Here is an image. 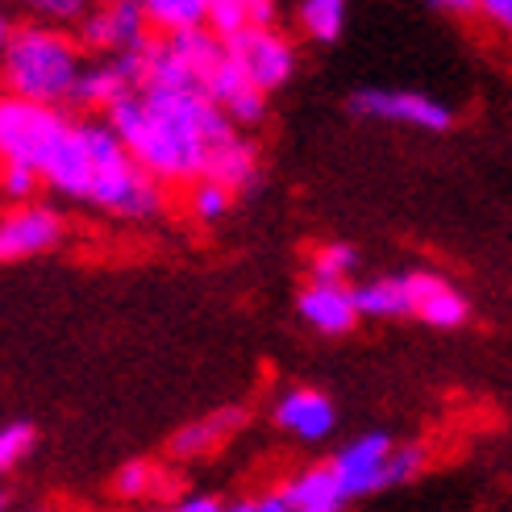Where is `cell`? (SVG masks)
Returning <instances> with one entry per match:
<instances>
[{
    "label": "cell",
    "instance_id": "6da1fadb",
    "mask_svg": "<svg viewBox=\"0 0 512 512\" xmlns=\"http://www.w3.org/2000/svg\"><path fill=\"white\" fill-rule=\"evenodd\" d=\"M105 121L130 146V155L159 184H192L209 171L213 150L238 130L209 96L196 88L142 84L105 113Z\"/></svg>",
    "mask_w": 512,
    "mask_h": 512
},
{
    "label": "cell",
    "instance_id": "7a4b0ae2",
    "mask_svg": "<svg viewBox=\"0 0 512 512\" xmlns=\"http://www.w3.org/2000/svg\"><path fill=\"white\" fill-rule=\"evenodd\" d=\"M80 38L67 34L55 21H9L0 38V84L5 96L34 100V105H71L75 84L84 71Z\"/></svg>",
    "mask_w": 512,
    "mask_h": 512
},
{
    "label": "cell",
    "instance_id": "3957f363",
    "mask_svg": "<svg viewBox=\"0 0 512 512\" xmlns=\"http://www.w3.org/2000/svg\"><path fill=\"white\" fill-rule=\"evenodd\" d=\"M88 146H92V192L84 209H96L113 221H150L163 213V188L150 175L130 146L121 142V134L105 117H84Z\"/></svg>",
    "mask_w": 512,
    "mask_h": 512
},
{
    "label": "cell",
    "instance_id": "277c9868",
    "mask_svg": "<svg viewBox=\"0 0 512 512\" xmlns=\"http://www.w3.org/2000/svg\"><path fill=\"white\" fill-rule=\"evenodd\" d=\"M225 59V38L209 25L200 30L159 34L146 46V84L155 88H196L204 92L209 71Z\"/></svg>",
    "mask_w": 512,
    "mask_h": 512
},
{
    "label": "cell",
    "instance_id": "5b68a950",
    "mask_svg": "<svg viewBox=\"0 0 512 512\" xmlns=\"http://www.w3.org/2000/svg\"><path fill=\"white\" fill-rule=\"evenodd\" d=\"M71 121L59 105H34V100L5 96L0 100V163L38 167L50 159V150L71 130Z\"/></svg>",
    "mask_w": 512,
    "mask_h": 512
},
{
    "label": "cell",
    "instance_id": "8992f818",
    "mask_svg": "<svg viewBox=\"0 0 512 512\" xmlns=\"http://www.w3.org/2000/svg\"><path fill=\"white\" fill-rule=\"evenodd\" d=\"M346 109L354 117L408 125V130H421V134H446L454 125V109L446 100L429 92H413V88H358L346 100Z\"/></svg>",
    "mask_w": 512,
    "mask_h": 512
},
{
    "label": "cell",
    "instance_id": "52a82bcc",
    "mask_svg": "<svg viewBox=\"0 0 512 512\" xmlns=\"http://www.w3.org/2000/svg\"><path fill=\"white\" fill-rule=\"evenodd\" d=\"M225 46H229V55H234V63L267 96L279 92L284 84H292L300 59H296V42L279 30V25H250V30L225 38Z\"/></svg>",
    "mask_w": 512,
    "mask_h": 512
},
{
    "label": "cell",
    "instance_id": "ba28073f",
    "mask_svg": "<svg viewBox=\"0 0 512 512\" xmlns=\"http://www.w3.org/2000/svg\"><path fill=\"white\" fill-rule=\"evenodd\" d=\"M75 38L88 55H138L159 34L134 0V5H92L75 21Z\"/></svg>",
    "mask_w": 512,
    "mask_h": 512
},
{
    "label": "cell",
    "instance_id": "9c48e42d",
    "mask_svg": "<svg viewBox=\"0 0 512 512\" xmlns=\"http://www.w3.org/2000/svg\"><path fill=\"white\" fill-rule=\"evenodd\" d=\"M142 84H146V50H138V55H96L92 63H84L71 105L88 117L109 113Z\"/></svg>",
    "mask_w": 512,
    "mask_h": 512
},
{
    "label": "cell",
    "instance_id": "30bf717a",
    "mask_svg": "<svg viewBox=\"0 0 512 512\" xmlns=\"http://www.w3.org/2000/svg\"><path fill=\"white\" fill-rule=\"evenodd\" d=\"M63 234H67V225L55 204H46V200L9 204L5 217H0V259L5 263L38 259V254L55 250Z\"/></svg>",
    "mask_w": 512,
    "mask_h": 512
},
{
    "label": "cell",
    "instance_id": "8fae6325",
    "mask_svg": "<svg viewBox=\"0 0 512 512\" xmlns=\"http://www.w3.org/2000/svg\"><path fill=\"white\" fill-rule=\"evenodd\" d=\"M392 450H396V438H388V433H358V438L334 450L329 467H334L350 500L392 488Z\"/></svg>",
    "mask_w": 512,
    "mask_h": 512
},
{
    "label": "cell",
    "instance_id": "7c38bea8",
    "mask_svg": "<svg viewBox=\"0 0 512 512\" xmlns=\"http://www.w3.org/2000/svg\"><path fill=\"white\" fill-rule=\"evenodd\" d=\"M42 179L59 200L88 204V192H92V146H88L84 117H75L71 130L59 138V146L50 150V159L42 163Z\"/></svg>",
    "mask_w": 512,
    "mask_h": 512
},
{
    "label": "cell",
    "instance_id": "4fadbf2b",
    "mask_svg": "<svg viewBox=\"0 0 512 512\" xmlns=\"http://www.w3.org/2000/svg\"><path fill=\"white\" fill-rule=\"evenodd\" d=\"M204 96H209L238 130H254V125L267 117V92L234 63L229 46H225V59L209 71V80H204Z\"/></svg>",
    "mask_w": 512,
    "mask_h": 512
},
{
    "label": "cell",
    "instance_id": "5bb4252c",
    "mask_svg": "<svg viewBox=\"0 0 512 512\" xmlns=\"http://www.w3.org/2000/svg\"><path fill=\"white\" fill-rule=\"evenodd\" d=\"M271 421L288 433V438L317 446L338 429V408L317 388H284L271 404Z\"/></svg>",
    "mask_w": 512,
    "mask_h": 512
},
{
    "label": "cell",
    "instance_id": "9a60e30c",
    "mask_svg": "<svg viewBox=\"0 0 512 512\" xmlns=\"http://www.w3.org/2000/svg\"><path fill=\"white\" fill-rule=\"evenodd\" d=\"M296 313L313 334H325V338H342L363 321L354 288L350 284H329V279H309V284L300 288Z\"/></svg>",
    "mask_w": 512,
    "mask_h": 512
},
{
    "label": "cell",
    "instance_id": "2e32d148",
    "mask_svg": "<svg viewBox=\"0 0 512 512\" xmlns=\"http://www.w3.org/2000/svg\"><path fill=\"white\" fill-rule=\"evenodd\" d=\"M413 317L429 329H463L471 317V300L438 271H413Z\"/></svg>",
    "mask_w": 512,
    "mask_h": 512
},
{
    "label": "cell",
    "instance_id": "e0dca14e",
    "mask_svg": "<svg viewBox=\"0 0 512 512\" xmlns=\"http://www.w3.org/2000/svg\"><path fill=\"white\" fill-rule=\"evenodd\" d=\"M246 425V408L238 404H225V408H213V413H204L188 425L175 429L171 438V458H179V463H196V458H209L217 454L234 433Z\"/></svg>",
    "mask_w": 512,
    "mask_h": 512
},
{
    "label": "cell",
    "instance_id": "ac0fdd59",
    "mask_svg": "<svg viewBox=\"0 0 512 512\" xmlns=\"http://www.w3.org/2000/svg\"><path fill=\"white\" fill-rule=\"evenodd\" d=\"M275 492L284 496L296 512H346V504H350L346 488L338 483V475L329 463H313V467L292 471Z\"/></svg>",
    "mask_w": 512,
    "mask_h": 512
},
{
    "label": "cell",
    "instance_id": "d6986e66",
    "mask_svg": "<svg viewBox=\"0 0 512 512\" xmlns=\"http://www.w3.org/2000/svg\"><path fill=\"white\" fill-rule=\"evenodd\" d=\"M209 179H217V184H225L234 196L242 192H254L263 179V159H259V146H254L246 138V130H234L209 159V171H204Z\"/></svg>",
    "mask_w": 512,
    "mask_h": 512
},
{
    "label": "cell",
    "instance_id": "ffe728a7",
    "mask_svg": "<svg viewBox=\"0 0 512 512\" xmlns=\"http://www.w3.org/2000/svg\"><path fill=\"white\" fill-rule=\"evenodd\" d=\"M354 296H358L363 317H375V321L413 317V271H392V275L363 279V284L354 288Z\"/></svg>",
    "mask_w": 512,
    "mask_h": 512
},
{
    "label": "cell",
    "instance_id": "44dd1931",
    "mask_svg": "<svg viewBox=\"0 0 512 512\" xmlns=\"http://www.w3.org/2000/svg\"><path fill=\"white\" fill-rule=\"evenodd\" d=\"M250 25H279V0H209V30L234 38Z\"/></svg>",
    "mask_w": 512,
    "mask_h": 512
},
{
    "label": "cell",
    "instance_id": "7402d4cb",
    "mask_svg": "<svg viewBox=\"0 0 512 512\" xmlns=\"http://www.w3.org/2000/svg\"><path fill=\"white\" fill-rule=\"evenodd\" d=\"M346 5L350 0H296V25L309 42H338L346 30Z\"/></svg>",
    "mask_w": 512,
    "mask_h": 512
},
{
    "label": "cell",
    "instance_id": "603a6c76",
    "mask_svg": "<svg viewBox=\"0 0 512 512\" xmlns=\"http://www.w3.org/2000/svg\"><path fill=\"white\" fill-rule=\"evenodd\" d=\"M155 34H179L209 25V0H138Z\"/></svg>",
    "mask_w": 512,
    "mask_h": 512
},
{
    "label": "cell",
    "instance_id": "cb8c5ba5",
    "mask_svg": "<svg viewBox=\"0 0 512 512\" xmlns=\"http://www.w3.org/2000/svg\"><path fill=\"white\" fill-rule=\"evenodd\" d=\"M159 492H163V471L155 463H146V458H130V463H121L113 471V496L125 504H142Z\"/></svg>",
    "mask_w": 512,
    "mask_h": 512
},
{
    "label": "cell",
    "instance_id": "d4e9b609",
    "mask_svg": "<svg viewBox=\"0 0 512 512\" xmlns=\"http://www.w3.org/2000/svg\"><path fill=\"white\" fill-rule=\"evenodd\" d=\"M229 209H234V192H229L225 184H217V179L200 175L188 184V217L196 225H217L229 217Z\"/></svg>",
    "mask_w": 512,
    "mask_h": 512
},
{
    "label": "cell",
    "instance_id": "484cf974",
    "mask_svg": "<svg viewBox=\"0 0 512 512\" xmlns=\"http://www.w3.org/2000/svg\"><path fill=\"white\" fill-rule=\"evenodd\" d=\"M358 271V250L350 242H321L309 254V279H329V284H350Z\"/></svg>",
    "mask_w": 512,
    "mask_h": 512
},
{
    "label": "cell",
    "instance_id": "4316f807",
    "mask_svg": "<svg viewBox=\"0 0 512 512\" xmlns=\"http://www.w3.org/2000/svg\"><path fill=\"white\" fill-rule=\"evenodd\" d=\"M34 446H38V429L30 421H9L0 429V471L21 467L34 454Z\"/></svg>",
    "mask_w": 512,
    "mask_h": 512
},
{
    "label": "cell",
    "instance_id": "83f0119b",
    "mask_svg": "<svg viewBox=\"0 0 512 512\" xmlns=\"http://www.w3.org/2000/svg\"><path fill=\"white\" fill-rule=\"evenodd\" d=\"M42 188H46V179H42L38 167L5 163V171H0V192H5L9 204H30V200H38Z\"/></svg>",
    "mask_w": 512,
    "mask_h": 512
},
{
    "label": "cell",
    "instance_id": "f1b7e54d",
    "mask_svg": "<svg viewBox=\"0 0 512 512\" xmlns=\"http://www.w3.org/2000/svg\"><path fill=\"white\" fill-rule=\"evenodd\" d=\"M92 9V0H25V13L38 21H55V25H75Z\"/></svg>",
    "mask_w": 512,
    "mask_h": 512
},
{
    "label": "cell",
    "instance_id": "f546056e",
    "mask_svg": "<svg viewBox=\"0 0 512 512\" xmlns=\"http://www.w3.org/2000/svg\"><path fill=\"white\" fill-rule=\"evenodd\" d=\"M429 463V450L421 442H396L392 450V488H400V483H413Z\"/></svg>",
    "mask_w": 512,
    "mask_h": 512
},
{
    "label": "cell",
    "instance_id": "4dcf8cb0",
    "mask_svg": "<svg viewBox=\"0 0 512 512\" xmlns=\"http://www.w3.org/2000/svg\"><path fill=\"white\" fill-rule=\"evenodd\" d=\"M479 17L492 25L496 34H504V38H512V0H483V9H479Z\"/></svg>",
    "mask_w": 512,
    "mask_h": 512
},
{
    "label": "cell",
    "instance_id": "1f68e13d",
    "mask_svg": "<svg viewBox=\"0 0 512 512\" xmlns=\"http://www.w3.org/2000/svg\"><path fill=\"white\" fill-rule=\"evenodd\" d=\"M229 512H296L279 492H267V496H250V500H234Z\"/></svg>",
    "mask_w": 512,
    "mask_h": 512
},
{
    "label": "cell",
    "instance_id": "d6a6232c",
    "mask_svg": "<svg viewBox=\"0 0 512 512\" xmlns=\"http://www.w3.org/2000/svg\"><path fill=\"white\" fill-rule=\"evenodd\" d=\"M433 13H446V17H479L483 0H429Z\"/></svg>",
    "mask_w": 512,
    "mask_h": 512
},
{
    "label": "cell",
    "instance_id": "836d02e7",
    "mask_svg": "<svg viewBox=\"0 0 512 512\" xmlns=\"http://www.w3.org/2000/svg\"><path fill=\"white\" fill-rule=\"evenodd\" d=\"M167 512H229V504H221L217 496H184V500H175Z\"/></svg>",
    "mask_w": 512,
    "mask_h": 512
},
{
    "label": "cell",
    "instance_id": "e575fe53",
    "mask_svg": "<svg viewBox=\"0 0 512 512\" xmlns=\"http://www.w3.org/2000/svg\"><path fill=\"white\" fill-rule=\"evenodd\" d=\"M92 5H134V0H92Z\"/></svg>",
    "mask_w": 512,
    "mask_h": 512
},
{
    "label": "cell",
    "instance_id": "d590c367",
    "mask_svg": "<svg viewBox=\"0 0 512 512\" xmlns=\"http://www.w3.org/2000/svg\"><path fill=\"white\" fill-rule=\"evenodd\" d=\"M9 5H17V9H25V0H9Z\"/></svg>",
    "mask_w": 512,
    "mask_h": 512
},
{
    "label": "cell",
    "instance_id": "8d00e7d4",
    "mask_svg": "<svg viewBox=\"0 0 512 512\" xmlns=\"http://www.w3.org/2000/svg\"><path fill=\"white\" fill-rule=\"evenodd\" d=\"M30 512H55V508H30Z\"/></svg>",
    "mask_w": 512,
    "mask_h": 512
}]
</instances>
